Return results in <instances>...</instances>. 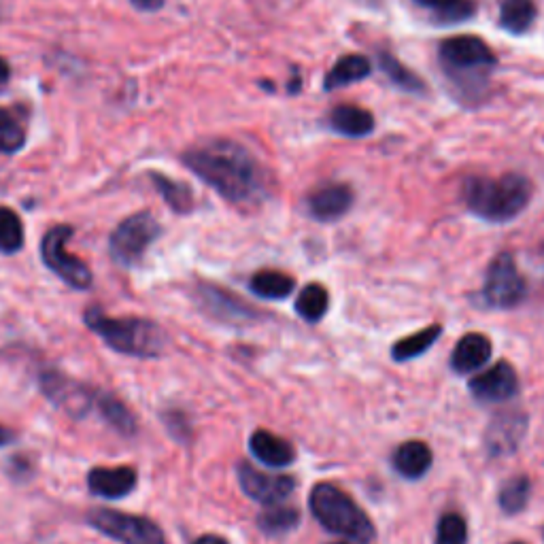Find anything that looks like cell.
<instances>
[{"mask_svg": "<svg viewBox=\"0 0 544 544\" xmlns=\"http://www.w3.org/2000/svg\"><path fill=\"white\" fill-rule=\"evenodd\" d=\"M183 162L221 198L238 207H249L266 196L264 168L234 141L215 139L196 145L185 151Z\"/></svg>", "mask_w": 544, "mask_h": 544, "instance_id": "obj_1", "label": "cell"}, {"mask_svg": "<svg viewBox=\"0 0 544 544\" xmlns=\"http://www.w3.org/2000/svg\"><path fill=\"white\" fill-rule=\"evenodd\" d=\"M466 207L491 224H504L525 211L532 200V183L527 177L508 173L498 179L470 177L462 187Z\"/></svg>", "mask_w": 544, "mask_h": 544, "instance_id": "obj_2", "label": "cell"}, {"mask_svg": "<svg viewBox=\"0 0 544 544\" xmlns=\"http://www.w3.org/2000/svg\"><path fill=\"white\" fill-rule=\"evenodd\" d=\"M83 321L117 353L132 357H160L168 347L166 332L149 319H113L98 306H92L83 313Z\"/></svg>", "mask_w": 544, "mask_h": 544, "instance_id": "obj_3", "label": "cell"}, {"mask_svg": "<svg viewBox=\"0 0 544 544\" xmlns=\"http://www.w3.org/2000/svg\"><path fill=\"white\" fill-rule=\"evenodd\" d=\"M309 506L313 517L332 534L345 536L357 544H368L374 538V525L368 515L336 485H315Z\"/></svg>", "mask_w": 544, "mask_h": 544, "instance_id": "obj_4", "label": "cell"}, {"mask_svg": "<svg viewBox=\"0 0 544 544\" xmlns=\"http://www.w3.org/2000/svg\"><path fill=\"white\" fill-rule=\"evenodd\" d=\"M162 234L158 219L149 213H136L115 228L109 241V251L115 264L132 268L143 260L149 245Z\"/></svg>", "mask_w": 544, "mask_h": 544, "instance_id": "obj_5", "label": "cell"}, {"mask_svg": "<svg viewBox=\"0 0 544 544\" xmlns=\"http://www.w3.org/2000/svg\"><path fill=\"white\" fill-rule=\"evenodd\" d=\"M88 523L100 534L122 544H166L158 523L147 517L122 513V510L96 508L88 515Z\"/></svg>", "mask_w": 544, "mask_h": 544, "instance_id": "obj_6", "label": "cell"}, {"mask_svg": "<svg viewBox=\"0 0 544 544\" xmlns=\"http://www.w3.org/2000/svg\"><path fill=\"white\" fill-rule=\"evenodd\" d=\"M71 236H73L71 226L51 228L41 243L43 262L49 270H54L64 283L75 289H90L94 279L90 266L66 251V243Z\"/></svg>", "mask_w": 544, "mask_h": 544, "instance_id": "obj_7", "label": "cell"}, {"mask_svg": "<svg viewBox=\"0 0 544 544\" xmlns=\"http://www.w3.org/2000/svg\"><path fill=\"white\" fill-rule=\"evenodd\" d=\"M525 281L519 275L517 264L510 253H500L496 260L489 264L487 279L483 287L485 302L493 309H515L525 298Z\"/></svg>", "mask_w": 544, "mask_h": 544, "instance_id": "obj_8", "label": "cell"}, {"mask_svg": "<svg viewBox=\"0 0 544 544\" xmlns=\"http://www.w3.org/2000/svg\"><path fill=\"white\" fill-rule=\"evenodd\" d=\"M41 391L54 402L60 411L81 419L90 413V408L96 404V391L79 381L68 379L60 370L49 368L39 377Z\"/></svg>", "mask_w": 544, "mask_h": 544, "instance_id": "obj_9", "label": "cell"}, {"mask_svg": "<svg viewBox=\"0 0 544 544\" xmlns=\"http://www.w3.org/2000/svg\"><path fill=\"white\" fill-rule=\"evenodd\" d=\"M440 60L453 75L483 73L496 64L491 49L479 37H455L440 45Z\"/></svg>", "mask_w": 544, "mask_h": 544, "instance_id": "obj_10", "label": "cell"}, {"mask_svg": "<svg viewBox=\"0 0 544 544\" xmlns=\"http://www.w3.org/2000/svg\"><path fill=\"white\" fill-rule=\"evenodd\" d=\"M238 483H241L243 491L251 500L266 506L281 504L285 498L292 496V491L296 487V481L292 476L264 474L249 464L238 466Z\"/></svg>", "mask_w": 544, "mask_h": 544, "instance_id": "obj_11", "label": "cell"}, {"mask_svg": "<svg viewBox=\"0 0 544 544\" xmlns=\"http://www.w3.org/2000/svg\"><path fill=\"white\" fill-rule=\"evenodd\" d=\"M198 300L202 304V309L211 317L224 323H232V326H241V323H251L255 319H260V313L251 309L249 304L215 285L202 283L198 287Z\"/></svg>", "mask_w": 544, "mask_h": 544, "instance_id": "obj_12", "label": "cell"}, {"mask_svg": "<svg viewBox=\"0 0 544 544\" xmlns=\"http://www.w3.org/2000/svg\"><path fill=\"white\" fill-rule=\"evenodd\" d=\"M470 391L481 402H506L519 391L517 372L508 362H498L470 381Z\"/></svg>", "mask_w": 544, "mask_h": 544, "instance_id": "obj_13", "label": "cell"}, {"mask_svg": "<svg viewBox=\"0 0 544 544\" xmlns=\"http://www.w3.org/2000/svg\"><path fill=\"white\" fill-rule=\"evenodd\" d=\"M136 481H139V474L130 466H119V468H92L88 474V487L98 498L105 500H119L126 498L128 493L134 491Z\"/></svg>", "mask_w": 544, "mask_h": 544, "instance_id": "obj_14", "label": "cell"}, {"mask_svg": "<svg viewBox=\"0 0 544 544\" xmlns=\"http://www.w3.org/2000/svg\"><path fill=\"white\" fill-rule=\"evenodd\" d=\"M527 419L521 413H504L493 419L489 425L485 442L491 455H508L513 453L525 434Z\"/></svg>", "mask_w": 544, "mask_h": 544, "instance_id": "obj_15", "label": "cell"}, {"mask_svg": "<svg viewBox=\"0 0 544 544\" xmlns=\"http://www.w3.org/2000/svg\"><path fill=\"white\" fill-rule=\"evenodd\" d=\"M351 204H353L351 187L343 183H332L311 194L309 211L319 221H336L351 209Z\"/></svg>", "mask_w": 544, "mask_h": 544, "instance_id": "obj_16", "label": "cell"}, {"mask_svg": "<svg viewBox=\"0 0 544 544\" xmlns=\"http://www.w3.org/2000/svg\"><path fill=\"white\" fill-rule=\"evenodd\" d=\"M249 449L253 457L268 468H285L294 464L296 459L294 447L285 438H279L268 430L253 432V436L249 438Z\"/></svg>", "mask_w": 544, "mask_h": 544, "instance_id": "obj_17", "label": "cell"}, {"mask_svg": "<svg viewBox=\"0 0 544 544\" xmlns=\"http://www.w3.org/2000/svg\"><path fill=\"white\" fill-rule=\"evenodd\" d=\"M491 357V343L489 338L483 334H466L459 343L455 345L453 357H451V368L457 374H468L485 366Z\"/></svg>", "mask_w": 544, "mask_h": 544, "instance_id": "obj_18", "label": "cell"}, {"mask_svg": "<svg viewBox=\"0 0 544 544\" xmlns=\"http://www.w3.org/2000/svg\"><path fill=\"white\" fill-rule=\"evenodd\" d=\"M434 455L430 447L421 440H411L400 445L394 453V468L404 476V479H421L430 470Z\"/></svg>", "mask_w": 544, "mask_h": 544, "instance_id": "obj_19", "label": "cell"}, {"mask_svg": "<svg viewBox=\"0 0 544 544\" xmlns=\"http://www.w3.org/2000/svg\"><path fill=\"white\" fill-rule=\"evenodd\" d=\"M330 126L351 139H360L374 130V117L362 107L340 105L330 113Z\"/></svg>", "mask_w": 544, "mask_h": 544, "instance_id": "obj_20", "label": "cell"}, {"mask_svg": "<svg viewBox=\"0 0 544 544\" xmlns=\"http://www.w3.org/2000/svg\"><path fill=\"white\" fill-rule=\"evenodd\" d=\"M368 75H370L368 58L360 54H351V56H343L332 66V71L326 75L323 85H326V90H336V88H345V85L349 83L362 81Z\"/></svg>", "mask_w": 544, "mask_h": 544, "instance_id": "obj_21", "label": "cell"}, {"mask_svg": "<svg viewBox=\"0 0 544 544\" xmlns=\"http://www.w3.org/2000/svg\"><path fill=\"white\" fill-rule=\"evenodd\" d=\"M536 20L534 0H502L500 26L510 34H523Z\"/></svg>", "mask_w": 544, "mask_h": 544, "instance_id": "obj_22", "label": "cell"}, {"mask_svg": "<svg viewBox=\"0 0 544 544\" xmlns=\"http://www.w3.org/2000/svg\"><path fill=\"white\" fill-rule=\"evenodd\" d=\"M26 145V117L17 109L0 107V153H17Z\"/></svg>", "mask_w": 544, "mask_h": 544, "instance_id": "obj_23", "label": "cell"}, {"mask_svg": "<svg viewBox=\"0 0 544 544\" xmlns=\"http://www.w3.org/2000/svg\"><path fill=\"white\" fill-rule=\"evenodd\" d=\"M251 292L266 300H281L287 298L296 289L294 279L283 275L279 270H262L251 277Z\"/></svg>", "mask_w": 544, "mask_h": 544, "instance_id": "obj_24", "label": "cell"}, {"mask_svg": "<svg viewBox=\"0 0 544 544\" xmlns=\"http://www.w3.org/2000/svg\"><path fill=\"white\" fill-rule=\"evenodd\" d=\"M96 404L100 408V415L107 419V423L115 432H119L122 436H134L136 421L122 400H117L111 394H105V391H102V394L96 391Z\"/></svg>", "mask_w": 544, "mask_h": 544, "instance_id": "obj_25", "label": "cell"}, {"mask_svg": "<svg viewBox=\"0 0 544 544\" xmlns=\"http://www.w3.org/2000/svg\"><path fill=\"white\" fill-rule=\"evenodd\" d=\"M151 181H153V185H156V190L162 194V198L166 200L168 207L173 209L175 213L185 215V213H190L194 209L192 190L185 183H179L175 179H168V177H164L160 173H153Z\"/></svg>", "mask_w": 544, "mask_h": 544, "instance_id": "obj_26", "label": "cell"}, {"mask_svg": "<svg viewBox=\"0 0 544 544\" xmlns=\"http://www.w3.org/2000/svg\"><path fill=\"white\" fill-rule=\"evenodd\" d=\"M440 332H442L440 326H430V328H425L421 332H415L411 336L398 340V343L394 345V349H391V357H394L396 362L415 360V357L423 355L436 343Z\"/></svg>", "mask_w": 544, "mask_h": 544, "instance_id": "obj_27", "label": "cell"}, {"mask_svg": "<svg viewBox=\"0 0 544 544\" xmlns=\"http://www.w3.org/2000/svg\"><path fill=\"white\" fill-rule=\"evenodd\" d=\"M328 306H330V294H328V289L319 283L306 285L296 300L298 315L304 321H311V323L319 321L323 315H326Z\"/></svg>", "mask_w": 544, "mask_h": 544, "instance_id": "obj_28", "label": "cell"}, {"mask_svg": "<svg viewBox=\"0 0 544 544\" xmlns=\"http://www.w3.org/2000/svg\"><path fill=\"white\" fill-rule=\"evenodd\" d=\"M530 491H532V483L525 474L513 476V479H508L500 489V496H498L500 508L506 515L521 513L527 500H530Z\"/></svg>", "mask_w": 544, "mask_h": 544, "instance_id": "obj_29", "label": "cell"}, {"mask_svg": "<svg viewBox=\"0 0 544 544\" xmlns=\"http://www.w3.org/2000/svg\"><path fill=\"white\" fill-rule=\"evenodd\" d=\"M300 523V513L292 506H283V504H272L268 510L258 517L260 530L275 536V534H285Z\"/></svg>", "mask_w": 544, "mask_h": 544, "instance_id": "obj_30", "label": "cell"}, {"mask_svg": "<svg viewBox=\"0 0 544 544\" xmlns=\"http://www.w3.org/2000/svg\"><path fill=\"white\" fill-rule=\"evenodd\" d=\"M24 247V224L9 207H0V253H17Z\"/></svg>", "mask_w": 544, "mask_h": 544, "instance_id": "obj_31", "label": "cell"}, {"mask_svg": "<svg viewBox=\"0 0 544 544\" xmlns=\"http://www.w3.org/2000/svg\"><path fill=\"white\" fill-rule=\"evenodd\" d=\"M379 62H381V68H383V73L394 81L398 88L406 90V92H423L425 90V83L415 75L408 71V68L398 60L394 58L391 54H387V51H383V54L379 56Z\"/></svg>", "mask_w": 544, "mask_h": 544, "instance_id": "obj_32", "label": "cell"}, {"mask_svg": "<svg viewBox=\"0 0 544 544\" xmlns=\"http://www.w3.org/2000/svg\"><path fill=\"white\" fill-rule=\"evenodd\" d=\"M468 540V525L462 515L447 513L438 521L436 544H466Z\"/></svg>", "mask_w": 544, "mask_h": 544, "instance_id": "obj_33", "label": "cell"}, {"mask_svg": "<svg viewBox=\"0 0 544 544\" xmlns=\"http://www.w3.org/2000/svg\"><path fill=\"white\" fill-rule=\"evenodd\" d=\"M164 421L168 425V430L173 436H183V434H190V428H187V423H185V417L181 413H166L164 415Z\"/></svg>", "mask_w": 544, "mask_h": 544, "instance_id": "obj_34", "label": "cell"}, {"mask_svg": "<svg viewBox=\"0 0 544 544\" xmlns=\"http://www.w3.org/2000/svg\"><path fill=\"white\" fill-rule=\"evenodd\" d=\"M415 3L421 5V7L432 9V11L438 15V13H442V11H447L449 7H453L455 3H459V0H415Z\"/></svg>", "mask_w": 544, "mask_h": 544, "instance_id": "obj_35", "label": "cell"}, {"mask_svg": "<svg viewBox=\"0 0 544 544\" xmlns=\"http://www.w3.org/2000/svg\"><path fill=\"white\" fill-rule=\"evenodd\" d=\"M132 5L141 11H156L164 5V0H132Z\"/></svg>", "mask_w": 544, "mask_h": 544, "instance_id": "obj_36", "label": "cell"}, {"mask_svg": "<svg viewBox=\"0 0 544 544\" xmlns=\"http://www.w3.org/2000/svg\"><path fill=\"white\" fill-rule=\"evenodd\" d=\"M194 544H228V540L221 538V536H215V534H207V536L198 538Z\"/></svg>", "mask_w": 544, "mask_h": 544, "instance_id": "obj_37", "label": "cell"}, {"mask_svg": "<svg viewBox=\"0 0 544 544\" xmlns=\"http://www.w3.org/2000/svg\"><path fill=\"white\" fill-rule=\"evenodd\" d=\"M13 440H15V434L9 428H5V425H0V447L11 445Z\"/></svg>", "mask_w": 544, "mask_h": 544, "instance_id": "obj_38", "label": "cell"}, {"mask_svg": "<svg viewBox=\"0 0 544 544\" xmlns=\"http://www.w3.org/2000/svg\"><path fill=\"white\" fill-rule=\"evenodd\" d=\"M9 75H11V68H9L7 60L0 58V85H3L9 79Z\"/></svg>", "mask_w": 544, "mask_h": 544, "instance_id": "obj_39", "label": "cell"}, {"mask_svg": "<svg viewBox=\"0 0 544 544\" xmlns=\"http://www.w3.org/2000/svg\"><path fill=\"white\" fill-rule=\"evenodd\" d=\"M510 544H525V542H510Z\"/></svg>", "mask_w": 544, "mask_h": 544, "instance_id": "obj_40", "label": "cell"}, {"mask_svg": "<svg viewBox=\"0 0 544 544\" xmlns=\"http://www.w3.org/2000/svg\"><path fill=\"white\" fill-rule=\"evenodd\" d=\"M336 544H345V542H336Z\"/></svg>", "mask_w": 544, "mask_h": 544, "instance_id": "obj_41", "label": "cell"}]
</instances>
